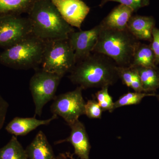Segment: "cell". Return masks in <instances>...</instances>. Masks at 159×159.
I'll return each instance as SVG.
<instances>
[{
  "instance_id": "cell-1",
  "label": "cell",
  "mask_w": 159,
  "mask_h": 159,
  "mask_svg": "<svg viewBox=\"0 0 159 159\" xmlns=\"http://www.w3.org/2000/svg\"><path fill=\"white\" fill-rule=\"evenodd\" d=\"M69 79L83 89L113 85L119 79L118 66L110 57L92 53L78 61L70 73Z\"/></svg>"
},
{
  "instance_id": "cell-2",
  "label": "cell",
  "mask_w": 159,
  "mask_h": 159,
  "mask_svg": "<svg viewBox=\"0 0 159 159\" xmlns=\"http://www.w3.org/2000/svg\"><path fill=\"white\" fill-rule=\"evenodd\" d=\"M28 14L32 35L45 41L68 39L70 34L75 31L51 0H38Z\"/></svg>"
},
{
  "instance_id": "cell-3",
  "label": "cell",
  "mask_w": 159,
  "mask_h": 159,
  "mask_svg": "<svg viewBox=\"0 0 159 159\" xmlns=\"http://www.w3.org/2000/svg\"><path fill=\"white\" fill-rule=\"evenodd\" d=\"M139 42L127 29L115 30L102 25L93 53L107 56L118 66H129Z\"/></svg>"
},
{
  "instance_id": "cell-4",
  "label": "cell",
  "mask_w": 159,
  "mask_h": 159,
  "mask_svg": "<svg viewBox=\"0 0 159 159\" xmlns=\"http://www.w3.org/2000/svg\"><path fill=\"white\" fill-rule=\"evenodd\" d=\"M46 41L31 35L0 53V64L17 70L36 69L41 64Z\"/></svg>"
},
{
  "instance_id": "cell-5",
  "label": "cell",
  "mask_w": 159,
  "mask_h": 159,
  "mask_svg": "<svg viewBox=\"0 0 159 159\" xmlns=\"http://www.w3.org/2000/svg\"><path fill=\"white\" fill-rule=\"evenodd\" d=\"M77 63L75 53L68 39L46 41L42 69L64 77Z\"/></svg>"
},
{
  "instance_id": "cell-6",
  "label": "cell",
  "mask_w": 159,
  "mask_h": 159,
  "mask_svg": "<svg viewBox=\"0 0 159 159\" xmlns=\"http://www.w3.org/2000/svg\"><path fill=\"white\" fill-rule=\"evenodd\" d=\"M62 77L42 69H37L31 77L29 88L35 107L34 117L40 116L44 106L56 97L55 94Z\"/></svg>"
},
{
  "instance_id": "cell-7",
  "label": "cell",
  "mask_w": 159,
  "mask_h": 159,
  "mask_svg": "<svg viewBox=\"0 0 159 159\" xmlns=\"http://www.w3.org/2000/svg\"><path fill=\"white\" fill-rule=\"evenodd\" d=\"M83 89L77 87L74 90L56 96L51 104L52 113L61 117L70 126L79 117L84 115L85 102L83 97Z\"/></svg>"
},
{
  "instance_id": "cell-8",
  "label": "cell",
  "mask_w": 159,
  "mask_h": 159,
  "mask_svg": "<svg viewBox=\"0 0 159 159\" xmlns=\"http://www.w3.org/2000/svg\"><path fill=\"white\" fill-rule=\"evenodd\" d=\"M32 34L28 17L9 16L0 17V47L5 49Z\"/></svg>"
},
{
  "instance_id": "cell-9",
  "label": "cell",
  "mask_w": 159,
  "mask_h": 159,
  "mask_svg": "<svg viewBox=\"0 0 159 159\" xmlns=\"http://www.w3.org/2000/svg\"><path fill=\"white\" fill-rule=\"evenodd\" d=\"M102 25L99 24L87 31H74L70 34L69 42L75 53L77 63L88 57L97 44Z\"/></svg>"
},
{
  "instance_id": "cell-10",
  "label": "cell",
  "mask_w": 159,
  "mask_h": 159,
  "mask_svg": "<svg viewBox=\"0 0 159 159\" xmlns=\"http://www.w3.org/2000/svg\"><path fill=\"white\" fill-rule=\"evenodd\" d=\"M64 20L73 28L80 30L89 12V7L82 0H51Z\"/></svg>"
},
{
  "instance_id": "cell-11",
  "label": "cell",
  "mask_w": 159,
  "mask_h": 159,
  "mask_svg": "<svg viewBox=\"0 0 159 159\" xmlns=\"http://www.w3.org/2000/svg\"><path fill=\"white\" fill-rule=\"evenodd\" d=\"M70 133L68 138L54 142L55 145L70 142L74 147V154L80 159H89L91 145L85 126L79 120L70 126Z\"/></svg>"
},
{
  "instance_id": "cell-12",
  "label": "cell",
  "mask_w": 159,
  "mask_h": 159,
  "mask_svg": "<svg viewBox=\"0 0 159 159\" xmlns=\"http://www.w3.org/2000/svg\"><path fill=\"white\" fill-rule=\"evenodd\" d=\"M57 115L53 114L48 119L39 120L35 118H21L16 117L11 120L6 127V130L15 136H23L28 134L39 126L48 125L57 119Z\"/></svg>"
},
{
  "instance_id": "cell-13",
  "label": "cell",
  "mask_w": 159,
  "mask_h": 159,
  "mask_svg": "<svg viewBox=\"0 0 159 159\" xmlns=\"http://www.w3.org/2000/svg\"><path fill=\"white\" fill-rule=\"evenodd\" d=\"M155 20L152 16H132L129 21L127 30L136 39L152 41Z\"/></svg>"
},
{
  "instance_id": "cell-14",
  "label": "cell",
  "mask_w": 159,
  "mask_h": 159,
  "mask_svg": "<svg viewBox=\"0 0 159 159\" xmlns=\"http://www.w3.org/2000/svg\"><path fill=\"white\" fill-rule=\"evenodd\" d=\"M134 12L128 6L120 4L115 7L100 23L104 28L124 30L127 29V24Z\"/></svg>"
},
{
  "instance_id": "cell-15",
  "label": "cell",
  "mask_w": 159,
  "mask_h": 159,
  "mask_svg": "<svg viewBox=\"0 0 159 159\" xmlns=\"http://www.w3.org/2000/svg\"><path fill=\"white\" fill-rule=\"evenodd\" d=\"M28 159H56L46 135L40 130L26 148Z\"/></svg>"
},
{
  "instance_id": "cell-16",
  "label": "cell",
  "mask_w": 159,
  "mask_h": 159,
  "mask_svg": "<svg viewBox=\"0 0 159 159\" xmlns=\"http://www.w3.org/2000/svg\"><path fill=\"white\" fill-rule=\"evenodd\" d=\"M38 0H0V17L28 13Z\"/></svg>"
},
{
  "instance_id": "cell-17",
  "label": "cell",
  "mask_w": 159,
  "mask_h": 159,
  "mask_svg": "<svg viewBox=\"0 0 159 159\" xmlns=\"http://www.w3.org/2000/svg\"><path fill=\"white\" fill-rule=\"evenodd\" d=\"M130 66L132 67H156L154 54L150 45L139 43L135 49L132 61Z\"/></svg>"
},
{
  "instance_id": "cell-18",
  "label": "cell",
  "mask_w": 159,
  "mask_h": 159,
  "mask_svg": "<svg viewBox=\"0 0 159 159\" xmlns=\"http://www.w3.org/2000/svg\"><path fill=\"white\" fill-rule=\"evenodd\" d=\"M139 73L145 93L154 92L159 88V71L157 67H134Z\"/></svg>"
},
{
  "instance_id": "cell-19",
  "label": "cell",
  "mask_w": 159,
  "mask_h": 159,
  "mask_svg": "<svg viewBox=\"0 0 159 159\" xmlns=\"http://www.w3.org/2000/svg\"><path fill=\"white\" fill-rule=\"evenodd\" d=\"M119 78L123 84L136 92H144L139 73L134 67L118 66ZM145 93V92H144Z\"/></svg>"
},
{
  "instance_id": "cell-20",
  "label": "cell",
  "mask_w": 159,
  "mask_h": 159,
  "mask_svg": "<svg viewBox=\"0 0 159 159\" xmlns=\"http://www.w3.org/2000/svg\"><path fill=\"white\" fill-rule=\"evenodd\" d=\"M0 159H28L25 149L16 137L12 135L8 143L0 148Z\"/></svg>"
},
{
  "instance_id": "cell-21",
  "label": "cell",
  "mask_w": 159,
  "mask_h": 159,
  "mask_svg": "<svg viewBox=\"0 0 159 159\" xmlns=\"http://www.w3.org/2000/svg\"><path fill=\"white\" fill-rule=\"evenodd\" d=\"M153 93L144 92H129L121 96L114 102V108L116 109L132 105H137L142 101L143 98L148 96H155Z\"/></svg>"
},
{
  "instance_id": "cell-22",
  "label": "cell",
  "mask_w": 159,
  "mask_h": 159,
  "mask_svg": "<svg viewBox=\"0 0 159 159\" xmlns=\"http://www.w3.org/2000/svg\"><path fill=\"white\" fill-rule=\"evenodd\" d=\"M108 86L104 87L101 88L95 94L97 102L99 103L102 111H108L112 112L114 108V102L112 97L108 93Z\"/></svg>"
},
{
  "instance_id": "cell-23",
  "label": "cell",
  "mask_w": 159,
  "mask_h": 159,
  "mask_svg": "<svg viewBox=\"0 0 159 159\" xmlns=\"http://www.w3.org/2000/svg\"><path fill=\"white\" fill-rule=\"evenodd\" d=\"M102 111L97 101L89 100L84 105V115L90 119H101Z\"/></svg>"
},
{
  "instance_id": "cell-24",
  "label": "cell",
  "mask_w": 159,
  "mask_h": 159,
  "mask_svg": "<svg viewBox=\"0 0 159 159\" xmlns=\"http://www.w3.org/2000/svg\"><path fill=\"white\" fill-rule=\"evenodd\" d=\"M109 2L120 3V4L130 7L134 11H136L141 8L148 6L149 0H101L99 6L102 7Z\"/></svg>"
},
{
  "instance_id": "cell-25",
  "label": "cell",
  "mask_w": 159,
  "mask_h": 159,
  "mask_svg": "<svg viewBox=\"0 0 159 159\" xmlns=\"http://www.w3.org/2000/svg\"><path fill=\"white\" fill-rule=\"evenodd\" d=\"M151 42L150 47L154 54L156 65H157L159 64V29L154 28Z\"/></svg>"
},
{
  "instance_id": "cell-26",
  "label": "cell",
  "mask_w": 159,
  "mask_h": 159,
  "mask_svg": "<svg viewBox=\"0 0 159 159\" xmlns=\"http://www.w3.org/2000/svg\"><path fill=\"white\" fill-rule=\"evenodd\" d=\"M9 106V103L0 94V130L5 123Z\"/></svg>"
},
{
  "instance_id": "cell-27",
  "label": "cell",
  "mask_w": 159,
  "mask_h": 159,
  "mask_svg": "<svg viewBox=\"0 0 159 159\" xmlns=\"http://www.w3.org/2000/svg\"><path fill=\"white\" fill-rule=\"evenodd\" d=\"M56 159H72L70 156V153H66V154L60 153L56 157Z\"/></svg>"
},
{
  "instance_id": "cell-28",
  "label": "cell",
  "mask_w": 159,
  "mask_h": 159,
  "mask_svg": "<svg viewBox=\"0 0 159 159\" xmlns=\"http://www.w3.org/2000/svg\"><path fill=\"white\" fill-rule=\"evenodd\" d=\"M157 97L158 99V100H159V95H158V96H157Z\"/></svg>"
}]
</instances>
